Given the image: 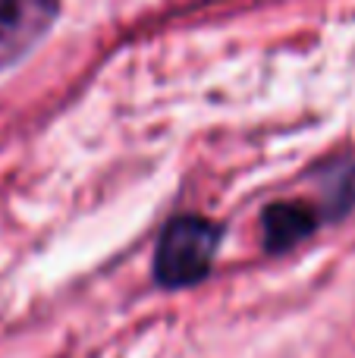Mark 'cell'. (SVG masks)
<instances>
[{"label": "cell", "instance_id": "cell-3", "mask_svg": "<svg viewBox=\"0 0 355 358\" xmlns=\"http://www.w3.org/2000/svg\"><path fill=\"white\" fill-rule=\"evenodd\" d=\"M321 217L324 214H318L312 204H299V201L274 204V208L264 214V242H268L270 252L293 248L296 242H302L312 233Z\"/></svg>", "mask_w": 355, "mask_h": 358}, {"label": "cell", "instance_id": "cell-2", "mask_svg": "<svg viewBox=\"0 0 355 358\" xmlns=\"http://www.w3.org/2000/svg\"><path fill=\"white\" fill-rule=\"evenodd\" d=\"M54 19L57 0H0V69L22 60Z\"/></svg>", "mask_w": 355, "mask_h": 358}, {"label": "cell", "instance_id": "cell-1", "mask_svg": "<svg viewBox=\"0 0 355 358\" xmlns=\"http://www.w3.org/2000/svg\"><path fill=\"white\" fill-rule=\"evenodd\" d=\"M220 245V229L205 217H176L161 233L154 277L161 286H192L208 277Z\"/></svg>", "mask_w": 355, "mask_h": 358}]
</instances>
